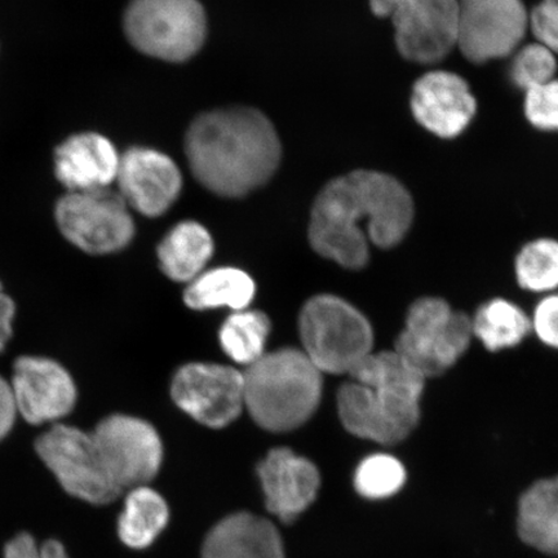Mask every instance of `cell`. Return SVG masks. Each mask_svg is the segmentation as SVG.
<instances>
[{
  "label": "cell",
  "mask_w": 558,
  "mask_h": 558,
  "mask_svg": "<svg viewBox=\"0 0 558 558\" xmlns=\"http://www.w3.org/2000/svg\"><path fill=\"white\" fill-rule=\"evenodd\" d=\"M185 153L201 185L220 197L241 198L274 177L282 146L262 111L241 107L195 118L186 132Z\"/></svg>",
  "instance_id": "2"
},
{
  "label": "cell",
  "mask_w": 558,
  "mask_h": 558,
  "mask_svg": "<svg viewBox=\"0 0 558 558\" xmlns=\"http://www.w3.org/2000/svg\"><path fill=\"white\" fill-rule=\"evenodd\" d=\"M525 113L534 128L558 131V81L527 90Z\"/></svg>",
  "instance_id": "30"
},
{
  "label": "cell",
  "mask_w": 558,
  "mask_h": 558,
  "mask_svg": "<svg viewBox=\"0 0 558 558\" xmlns=\"http://www.w3.org/2000/svg\"><path fill=\"white\" fill-rule=\"evenodd\" d=\"M123 24L137 51L170 62L193 58L207 33L205 10L198 0H131Z\"/></svg>",
  "instance_id": "6"
},
{
  "label": "cell",
  "mask_w": 558,
  "mask_h": 558,
  "mask_svg": "<svg viewBox=\"0 0 558 558\" xmlns=\"http://www.w3.org/2000/svg\"><path fill=\"white\" fill-rule=\"evenodd\" d=\"M202 558H284L274 523L255 514L228 515L208 533Z\"/></svg>",
  "instance_id": "18"
},
{
  "label": "cell",
  "mask_w": 558,
  "mask_h": 558,
  "mask_svg": "<svg viewBox=\"0 0 558 558\" xmlns=\"http://www.w3.org/2000/svg\"><path fill=\"white\" fill-rule=\"evenodd\" d=\"M4 558H69L58 541H47L38 547L31 534L21 533L4 548Z\"/></svg>",
  "instance_id": "32"
},
{
  "label": "cell",
  "mask_w": 558,
  "mask_h": 558,
  "mask_svg": "<svg viewBox=\"0 0 558 558\" xmlns=\"http://www.w3.org/2000/svg\"><path fill=\"white\" fill-rule=\"evenodd\" d=\"M515 276L522 289L549 292L558 289V241L536 240L515 259Z\"/></svg>",
  "instance_id": "27"
},
{
  "label": "cell",
  "mask_w": 558,
  "mask_h": 558,
  "mask_svg": "<svg viewBox=\"0 0 558 558\" xmlns=\"http://www.w3.org/2000/svg\"><path fill=\"white\" fill-rule=\"evenodd\" d=\"M556 70L555 53L542 45H530L515 53L511 65V80L515 86L527 93L553 81Z\"/></svg>",
  "instance_id": "29"
},
{
  "label": "cell",
  "mask_w": 558,
  "mask_h": 558,
  "mask_svg": "<svg viewBox=\"0 0 558 558\" xmlns=\"http://www.w3.org/2000/svg\"><path fill=\"white\" fill-rule=\"evenodd\" d=\"M255 282L239 268H215L202 271L185 290L184 302L195 311L229 308L247 310L255 296Z\"/></svg>",
  "instance_id": "23"
},
{
  "label": "cell",
  "mask_w": 558,
  "mask_h": 558,
  "mask_svg": "<svg viewBox=\"0 0 558 558\" xmlns=\"http://www.w3.org/2000/svg\"><path fill=\"white\" fill-rule=\"evenodd\" d=\"M415 120L432 134L457 137L476 114L469 83L450 72H430L416 81L411 96Z\"/></svg>",
  "instance_id": "15"
},
{
  "label": "cell",
  "mask_w": 558,
  "mask_h": 558,
  "mask_svg": "<svg viewBox=\"0 0 558 558\" xmlns=\"http://www.w3.org/2000/svg\"><path fill=\"white\" fill-rule=\"evenodd\" d=\"M472 329L488 351L499 352L519 345L532 331V319L508 300L494 299L474 314Z\"/></svg>",
  "instance_id": "25"
},
{
  "label": "cell",
  "mask_w": 558,
  "mask_h": 558,
  "mask_svg": "<svg viewBox=\"0 0 558 558\" xmlns=\"http://www.w3.org/2000/svg\"><path fill=\"white\" fill-rule=\"evenodd\" d=\"M16 316V305L12 298L7 294L0 282V353L9 344L13 332V320Z\"/></svg>",
  "instance_id": "35"
},
{
  "label": "cell",
  "mask_w": 558,
  "mask_h": 558,
  "mask_svg": "<svg viewBox=\"0 0 558 558\" xmlns=\"http://www.w3.org/2000/svg\"><path fill=\"white\" fill-rule=\"evenodd\" d=\"M413 220V198L399 180L376 171H353L333 179L317 195L310 242L325 259L359 270L369 260V243L396 247Z\"/></svg>",
  "instance_id": "1"
},
{
  "label": "cell",
  "mask_w": 558,
  "mask_h": 558,
  "mask_svg": "<svg viewBox=\"0 0 558 558\" xmlns=\"http://www.w3.org/2000/svg\"><path fill=\"white\" fill-rule=\"evenodd\" d=\"M41 462L64 490L90 505H108L121 488L111 478L93 434L66 424H52L35 442Z\"/></svg>",
  "instance_id": "7"
},
{
  "label": "cell",
  "mask_w": 558,
  "mask_h": 558,
  "mask_svg": "<svg viewBox=\"0 0 558 558\" xmlns=\"http://www.w3.org/2000/svg\"><path fill=\"white\" fill-rule=\"evenodd\" d=\"M54 219L61 234L90 255L114 254L128 247L135 235L130 207L110 187L68 192L56 205Z\"/></svg>",
  "instance_id": "8"
},
{
  "label": "cell",
  "mask_w": 558,
  "mask_h": 558,
  "mask_svg": "<svg viewBox=\"0 0 558 558\" xmlns=\"http://www.w3.org/2000/svg\"><path fill=\"white\" fill-rule=\"evenodd\" d=\"M338 414L349 434L380 445H396L411 434L373 389L351 380L338 392Z\"/></svg>",
  "instance_id": "20"
},
{
  "label": "cell",
  "mask_w": 558,
  "mask_h": 558,
  "mask_svg": "<svg viewBox=\"0 0 558 558\" xmlns=\"http://www.w3.org/2000/svg\"><path fill=\"white\" fill-rule=\"evenodd\" d=\"M16 417L17 411L10 383L0 376V441L9 436L13 425H15Z\"/></svg>",
  "instance_id": "34"
},
{
  "label": "cell",
  "mask_w": 558,
  "mask_h": 558,
  "mask_svg": "<svg viewBox=\"0 0 558 558\" xmlns=\"http://www.w3.org/2000/svg\"><path fill=\"white\" fill-rule=\"evenodd\" d=\"M121 156L109 138L83 132L70 136L54 150L56 179L68 192L107 190L117 180Z\"/></svg>",
  "instance_id": "17"
},
{
  "label": "cell",
  "mask_w": 558,
  "mask_h": 558,
  "mask_svg": "<svg viewBox=\"0 0 558 558\" xmlns=\"http://www.w3.org/2000/svg\"><path fill=\"white\" fill-rule=\"evenodd\" d=\"M268 511L284 523L299 518L317 498L319 472L311 460L276 449L257 466Z\"/></svg>",
  "instance_id": "16"
},
{
  "label": "cell",
  "mask_w": 558,
  "mask_h": 558,
  "mask_svg": "<svg viewBox=\"0 0 558 558\" xmlns=\"http://www.w3.org/2000/svg\"><path fill=\"white\" fill-rule=\"evenodd\" d=\"M169 521V507L150 487L132 488L125 499L124 511L118 521V534L131 548L149 547Z\"/></svg>",
  "instance_id": "24"
},
{
  "label": "cell",
  "mask_w": 558,
  "mask_h": 558,
  "mask_svg": "<svg viewBox=\"0 0 558 558\" xmlns=\"http://www.w3.org/2000/svg\"><path fill=\"white\" fill-rule=\"evenodd\" d=\"M270 333V320L259 311L243 310L230 314L221 326L222 351L240 365H253L265 354Z\"/></svg>",
  "instance_id": "26"
},
{
  "label": "cell",
  "mask_w": 558,
  "mask_h": 558,
  "mask_svg": "<svg viewBox=\"0 0 558 558\" xmlns=\"http://www.w3.org/2000/svg\"><path fill=\"white\" fill-rule=\"evenodd\" d=\"M244 409L259 427L289 432L310 421L323 399V373L300 349L265 353L243 374Z\"/></svg>",
  "instance_id": "3"
},
{
  "label": "cell",
  "mask_w": 558,
  "mask_h": 558,
  "mask_svg": "<svg viewBox=\"0 0 558 558\" xmlns=\"http://www.w3.org/2000/svg\"><path fill=\"white\" fill-rule=\"evenodd\" d=\"M407 481V470L399 459L375 453L362 460L354 474L355 490L367 499H386L399 493Z\"/></svg>",
  "instance_id": "28"
},
{
  "label": "cell",
  "mask_w": 558,
  "mask_h": 558,
  "mask_svg": "<svg viewBox=\"0 0 558 558\" xmlns=\"http://www.w3.org/2000/svg\"><path fill=\"white\" fill-rule=\"evenodd\" d=\"M555 2H557V3H558V0H555Z\"/></svg>",
  "instance_id": "36"
},
{
  "label": "cell",
  "mask_w": 558,
  "mask_h": 558,
  "mask_svg": "<svg viewBox=\"0 0 558 558\" xmlns=\"http://www.w3.org/2000/svg\"><path fill=\"white\" fill-rule=\"evenodd\" d=\"M111 478L124 488L145 486L162 465L163 446L158 432L143 418L129 415L105 417L93 432Z\"/></svg>",
  "instance_id": "10"
},
{
  "label": "cell",
  "mask_w": 558,
  "mask_h": 558,
  "mask_svg": "<svg viewBox=\"0 0 558 558\" xmlns=\"http://www.w3.org/2000/svg\"><path fill=\"white\" fill-rule=\"evenodd\" d=\"M213 254V236L197 221L174 226L158 246L160 269L177 282H192L205 271Z\"/></svg>",
  "instance_id": "21"
},
{
  "label": "cell",
  "mask_w": 558,
  "mask_h": 558,
  "mask_svg": "<svg viewBox=\"0 0 558 558\" xmlns=\"http://www.w3.org/2000/svg\"><path fill=\"white\" fill-rule=\"evenodd\" d=\"M518 525L530 547L558 556V476L541 480L522 494Z\"/></svg>",
  "instance_id": "22"
},
{
  "label": "cell",
  "mask_w": 558,
  "mask_h": 558,
  "mask_svg": "<svg viewBox=\"0 0 558 558\" xmlns=\"http://www.w3.org/2000/svg\"><path fill=\"white\" fill-rule=\"evenodd\" d=\"M116 181L125 204L149 218L163 215L183 187L178 165L163 153L149 148L125 151Z\"/></svg>",
  "instance_id": "14"
},
{
  "label": "cell",
  "mask_w": 558,
  "mask_h": 558,
  "mask_svg": "<svg viewBox=\"0 0 558 558\" xmlns=\"http://www.w3.org/2000/svg\"><path fill=\"white\" fill-rule=\"evenodd\" d=\"M529 24L539 45L558 53V3L555 0H543L529 16Z\"/></svg>",
  "instance_id": "31"
},
{
  "label": "cell",
  "mask_w": 558,
  "mask_h": 558,
  "mask_svg": "<svg viewBox=\"0 0 558 558\" xmlns=\"http://www.w3.org/2000/svg\"><path fill=\"white\" fill-rule=\"evenodd\" d=\"M472 319L444 299L422 298L410 306L393 351L425 380L445 374L472 343Z\"/></svg>",
  "instance_id": "5"
},
{
  "label": "cell",
  "mask_w": 558,
  "mask_h": 558,
  "mask_svg": "<svg viewBox=\"0 0 558 558\" xmlns=\"http://www.w3.org/2000/svg\"><path fill=\"white\" fill-rule=\"evenodd\" d=\"M299 327L302 351L323 374H351L373 352L372 325L344 299L312 298L300 314Z\"/></svg>",
  "instance_id": "4"
},
{
  "label": "cell",
  "mask_w": 558,
  "mask_h": 558,
  "mask_svg": "<svg viewBox=\"0 0 558 558\" xmlns=\"http://www.w3.org/2000/svg\"><path fill=\"white\" fill-rule=\"evenodd\" d=\"M532 329L544 344L558 349V294L542 300L536 306Z\"/></svg>",
  "instance_id": "33"
},
{
  "label": "cell",
  "mask_w": 558,
  "mask_h": 558,
  "mask_svg": "<svg viewBox=\"0 0 558 558\" xmlns=\"http://www.w3.org/2000/svg\"><path fill=\"white\" fill-rule=\"evenodd\" d=\"M174 403L206 427L219 429L232 424L244 409L243 374L216 364H190L173 376Z\"/></svg>",
  "instance_id": "12"
},
{
  "label": "cell",
  "mask_w": 558,
  "mask_h": 558,
  "mask_svg": "<svg viewBox=\"0 0 558 558\" xmlns=\"http://www.w3.org/2000/svg\"><path fill=\"white\" fill-rule=\"evenodd\" d=\"M10 386L17 415L33 425L58 424L72 413L78 396L64 366L37 355H24L15 362Z\"/></svg>",
  "instance_id": "13"
},
{
  "label": "cell",
  "mask_w": 558,
  "mask_h": 558,
  "mask_svg": "<svg viewBox=\"0 0 558 558\" xmlns=\"http://www.w3.org/2000/svg\"><path fill=\"white\" fill-rule=\"evenodd\" d=\"M349 375L402 413L421 415L425 379L395 351L369 353Z\"/></svg>",
  "instance_id": "19"
},
{
  "label": "cell",
  "mask_w": 558,
  "mask_h": 558,
  "mask_svg": "<svg viewBox=\"0 0 558 558\" xmlns=\"http://www.w3.org/2000/svg\"><path fill=\"white\" fill-rule=\"evenodd\" d=\"M376 16L390 17L404 59L435 64L457 45L459 0H369Z\"/></svg>",
  "instance_id": "9"
},
{
  "label": "cell",
  "mask_w": 558,
  "mask_h": 558,
  "mask_svg": "<svg viewBox=\"0 0 558 558\" xmlns=\"http://www.w3.org/2000/svg\"><path fill=\"white\" fill-rule=\"evenodd\" d=\"M527 25L521 0H459L457 45L464 58L484 64L511 54Z\"/></svg>",
  "instance_id": "11"
}]
</instances>
